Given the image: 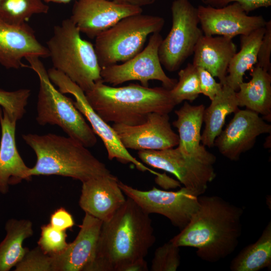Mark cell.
I'll list each match as a JSON object with an SVG mask.
<instances>
[{
    "instance_id": "obj_34",
    "label": "cell",
    "mask_w": 271,
    "mask_h": 271,
    "mask_svg": "<svg viewBox=\"0 0 271 271\" xmlns=\"http://www.w3.org/2000/svg\"><path fill=\"white\" fill-rule=\"evenodd\" d=\"M265 32L260 44L258 53L257 61L255 65H257L268 72L270 71V61L271 54V21H266Z\"/></svg>"
},
{
    "instance_id": "obj_20",
    "label": "cell",
    "mask_w": 271,
    "mask_h": 271,
    "mask_svg": "<svg viewBox=\"0 0 271 271\" xmlns=\"http://www.w3.org/2000/svg\"><path fill=\"white\" fill-rule=\"evenodd\" d=\"M17 121L13 119L0 106V193L6 194L10 186L23 180H31L28 167L17 149L16 142Z\"/></svg>"
},
{
    "instance_id": "obj_18",
    "label": "cell",
    "mask_w": 271,
    "mask_h": 271,
    "mask_svg": "<svg viewBox=\"0 0 271 271\" xmlns=\"http://www.w3.org/2000/svg\"><path fill=\"white\" fill-rule=\"evenodd\" d=\"M118 181L111 174L82 182L79 201L81 208L102 222L108 221L126 200Z\"/></svg>"
},
{
    "instance_id": "obj_15",
    "label": "cell",
    "mask_w": 271,
    "mask_h": 271,
    "mask_svg": "<svg viewBox=\"0 0 271 271\" xmlns=\"http://www.w3.org/2000/svg\"><path fill=\"white\" fill-rule=\"evenodd\" d=\"M270 131L271 125L259 114L247 109H238L215 139L214 146L224 157L236 161L242 153L252 148L259 136Z\"/></svg>"
},
{
    "instance_id": "obj_25",
    "label": "cell",
    "mask_w": 271,
    "mask_h": 271,
    "mask_svg": "<svg viewBox=\"0 0 271 271\" xmlns=\"http://www.w3.org/2000/svg\"><path fill=\"white\" fill-rule=\"evenodd\" d=\"M6 234L0 242V271H9L24 257L29 249L23 247L25 239L33 234L32 222L27 219H9Z\"/></svg>"
},
{
    "instance_id": "obj_40",
    "label": "cell",
    "mask_w": 271,
    "mask_h": 271,
    "mask_svg": "<svg viewBox=\"0 0 271 271\" xmlns=\"http://www.w3.org/2000/svg\"><path fill=\"white\" fill-rule=\"evenodd\" d=\"M46 3H54L57 4H67L73 0H43Z\"/></svg>"
},
{
    "instance_id": "obj_41",
    "label": "cell",
    "mask_w": 271,
    "mask_h": 271,
    "mask_svg": "<svg viewBox=\"0 0 271 271\" xmlns=\"http://www.w3.org/2000/svg\"><path fill=\"white\" fill-rule=\"evenodd\" d=\"M1 1H2V0H0V5H1Z\"/></svg>"
},
{
    "instance_id": "obj_30",
    "label": "cell",
    "mask_w": 271,
    "mask_h": 271,
    "mask_svg": "<svg viewBox=\"0 0 271 271\" xmlns=\"http://www.w3.org/2000/svg\"><path fill=\"white\" fill-rule=\"evenodd\" d=\"M31 95L29 89L7 91L0 88V106L11 118L18 121L26 112V107Z\"/></svg>"
},
{
    "instance_id": "obj_23",
    "label": "cell",
    "mask_w": 271,
    "mask_h": 271,
    "mask_svg": "<svg viewBox=\"0 0 271 271\" xmlns=\"http://www.w3.org/2000/svg\"><path fill=\"white\" fill-rule=\"evenodd\" d=\"M250 75L251 79L243 81L236 91L238 107H245L270 120L271 75L257 65L250 70Z\"/></svg>"
},
{
    "instance_id": "obj_32",
    "label": "cell",
    "mask_w": 271,
    "mask_h": 271,
    "mask_svg": "<svg viewBox=\"0 0 271 271\" xmlns=\"http://www.w3.org/2000/svg\"><path fill=\"white\" fill-rule=\"evenodd\" d=\"M180 264L179 247L170 241L158 247L152 261V271H175Z\"/></svg>"
},
{
    "instance_id": "obj_22",
    "label": "cell",
    "mask_w": 271,
    "mask_h": 271,
    "mask_svg": "<svg viewBox=\"0 0 271 271\" xmlns=\"http://www.w3.org/2000/svg\"><path fill=\"white\" fill-rule=\"evenodd\" d=\"M236 50L232 39L203 34L195 47L192 64L205 69L224 85L228 65Z\"/></svg>"
},
{
    "instance_id": "obj_19",
    "label": "cell",
    "mask_w": 271,
    "mask_h": 271,
    "mask_svg": "<svg viewBox=\"0 0 271 271\" xmlns=\"http://www.w3.org/2000/svg\"><path fill=\"white\" fill-rule=\"evenodd\" d=\"M103 222L85 213L74 240L53 257V271H85L94 259Z\"/></svg>"
},
{
    "instance_id": "obj_37",
    "label": "cell",
    "mask_w": 271,
    "mask_h": 271,
    "mask_svg": "<svg viewBox=\"0 0 271 271\" xmlns=\"http://www.w3.org/2000/svg\"><path fill=\"white\" fill-rule=\"evenodd\" d=\"M50 224L56 229L66 231L74 225L72 215L64 208L56 209L50 216Z\"/></svg>"
},
{
    "instance_id": "obj_31",
    "label": "cell",
    "mask_w": 271,
    "mask_h": 271,
    "mask_svg": "<svg viewBox=\"0 0 271 271\" xmlns=\"http://www.w3.org/2000/svg\"><path fill=\"white\" fill-rule=\"evenodd\" d=\"M66 231L60 230L50 223L41 227V235L38 241V246L46 254L51 256L61 253L67 247Z\"/></svg>"
},
{
    "instance_id": "obj_10",
    "label": "cell",
    "mask_w": 271,
    "mask_h": 271,
    "mask_svg": "<svg viewBox=\"0 0 271 271\" xmlns=\"http://www.w3.org/2000/svg\"><path fill=\"white\" fill-rule=\"evenodd\" d=\"M160 33L152 34L146 47L127 61L101 68V80L105 83L116 86L127 81L137 80L145 87L149 81H161L163 87L171 90L177 79L168 76L164 72L159 57V48L163 40Z\"/></svg>"
},
{
    "instance_id": "obj_38",
    "label": "cell",
    "mask_w": 271,
    "mask_h": 271,
    "mask_svg": "<svg viewBox=\"0 0 271 271\" xmlns=\"http://www.w3.org/2000/svg\"><path fill=\"white\" fill-rule=\"evenodd\" d=\"M148 263L145 258L134 260L122 267L120 271H147Z\"/></svg>"
},
{
    "instance_id": "obj_5",
    "label": "cell",
    "mask_w": 271,
    "mask_h": 271,
    "mask_svg": "<svg viewBox=\"0 0 271 271\" xmlns=\"http://www.w3.org/2000/svg\"><path fill=\"white\" fill-rule=\"evenodd\" d=\"M69 18L54 27L46 42L53 68L62 72L84 92L102 80L100 67L94 45L82 39Z\"/></svg>"
},
{
    "instance_id": "obj_6",
    "label": "cell",
    "mask_w": 271,
    "mask_h": 271,
    "mask_svg": "<svg viewBox=\"0 0 271 271\" xmlns=\"http://www.w3.org/2000/svg\"><path fill=\"white\" fill-rule=\"evenodd\" d=\"M25 59L39 80L36 117L37 123L43 126L58 125L67 136L86 147L94 146L97 143L96 135L76 108L73 100L54 87L40 58L28 57Z\"/></svg>"
},
{
    "instance_id": "obj_17",
    "label": "cell",
    "mask_w": 271,
    "mask_h": 271,
    "mask_svg": "<svg viewBox=\"0 0 271 271\" xmlns=\"http://www.w3.org/2000/svg\"><path fill=\"white\" fill-rule=\"evenodd\" d=\"M28 57L45 58L49 55L27 23L16 25L0 19V65L6 69H18L25 66L22 60Z\"/></svg>"
},
{
    "instance_id": "obj_13",
    "label": "cell",
    "mask_w": 271,
    "mask_h": 271,
    "mask_svg": "<svg viewBox=\"0 0 271 271\" xmlns=\"http://www.w3.org/2000/svg\"><path fill=\"white\" fill-rule=\"evenodd\" d=\"M143 11L141 7L110 0H76L69 19L80 33L94 39L122 19Z\"/></svg>"
},
{
    "instance_id": "obj_28",
    "label": "cell",
    "mask_w": 271,
    "mask_h": 271,
    "mask_svg": "<svg viewBox=\"0 0 271 271\" xmlns=\"http://www.w3.org/2000/svg\"><path fill=\"white\" fill-rule=\"evenodd\" d=\"M49 9L43 0H2L0 19L11 24L21 25L34 15L47 14Z\"/></svg>"
},
{
    "instance_id": "obj_12",
    "label": "cell",
    "mask_w": 271,
    "mask_h": 271,
    "mask_svg": "<svg viewBox=\"0 0 271 271\" xmlns=\"http://www.w3.org/2000/svg\"><path fill=\"white\" fill-rule=\"evenodd\" d=\"M138 155L144 163L173 174L197 196L205 192L208 184L216 177L213 165L186 155L178 146L161 150L139 151Z\"/></svg>"
},
{
    "instance_id": "obj_8",
    "label": "cell",
    "mask_w": 271,
    "mask_h": 271,
    "mask_svg": "<svg viewBox=\"0 0 271 271\" xmlns=\"http://www.w3.org/2000/svg\"><path fill=\"white\" fill-rule=\"evenodd\" d=\"M171 10V28L161 43L159 57L162 66L175 72L193 54L203 33L199 27L197 8L189 0H174Z\"/></svg>"
},
{
    "instance_id": "obj_9",
    "label": "cell",
    "mask_w": 271,
    "mask_h": 271,
    "mask_svg": "<svg viewBox=\"0 0 271 271\" xmlns=\"http://www.w3.org/2000/svg\"><path fill=\"white\" fill-rule=\"evenodd\" d=\"M47 71L51 81L58 87L61 93H69L74 97V105L89 121L95 134L102 140L109 160L115 159L123 164L131 163L139 171L143 172L148 171L157 176L160 175V173L147 167L128 152L121 143L113 127L92 108L86 98L85 92L78 85L53 67Z\"/></svg>"
},
{
    "instance_id": "obj_14",
    "label": "cell",
    "mask_w": 271,
    "mask_h": 271,
    "mask_svg": "<svg viewBox=\"0 0 271 271\" xmlns=\"http://www.w3.org/2000/svg\"><path fill=\"white\" fill-rule=\"evenodd\" d=\"M112 127L127 150H161L179 144V136L171 127L169 114L153 112L143 123L135 125L113 123Z\"/></svg>"
},
{
    "instance_id": "obj_39",
    "label": "cell",
    "mask_w": 271,
    "mask_h": 271,
    "mask_svg": "<svg viewBox=\"0 0 271 271\" xmlns=\"http://www.w3.org/2000/svg\"><path fill=\"white\" fill-rule=\"evenodd\" d=\"M117 3L126 4L134 6L142 7L153 4L157 0H110Z\"/></svg>"
},
{
    "instance_id": "obj_7",
    "label": "cell",
    "mask_w": 271,
    "mask_h": 271,
    "mask_svg": "<svg viewBox=\"0 0 271 271\" xmlns=\"http://www.w3.org/2000/svg\"><path fill=\"white\" fill-rule=\"evenodd\" d=\"M163 17L139 14L125 17L95 38L94 47L101 68L123 63L144 48L148 37L160 33Z\"/></svg>"
},
{
    "instance_id": "obj_27",
    "label": "cell",
    "mask_w": 271,
    "mask_h": 271,
    "mask_svg": "<svg viewBox=\"0 0 271 271\" xmlns=\"http://www.w3.org/2000/svg\"><path fill=\"white\" fill-rule=\"evenodd\" d=\"M271 268V222L269 221L258 239L243 248L232 259V271H258Z\"/></svg>"
},
{
    "instance_id": "obj_33",
    "label": "cell",
    "mask_w": 271,
    "mask_h": 271,
    "mask_svg": "<svg viewBox=\"0 0 271 271\" xmlns=\"http://www.w3.org/2000/svg\"><path fill=\"white\" fill-rule=\"evenodd\" d=\"M15 271H53V257L38 246L28 250L15 266Z\"/></svg>"
},
{
    "instance_id": "obj_35",
    "label": "cell",
    "mask_w": 271,
    "mask_h": 271,
    "mask_svg": "<svg viewBox=\"0 0 271 271\" xmlns=\"http://www.w3.org/2000/svg\"><path fill=\"white\" fill-rule=\"evenodd\" d=\"M197 67L200 93L212 100L221 92L223 85L220 82H217L214 77L208 71L201 67Z\"/></svg>"
},
{
    "instance_id": "obj_21",
    "label": "cell",
    "mask_w": 271,
    "mask_h": 271,
    "mask_svg": "<svg viewBox=\"0 0 271 271\" xmlns=\"http://www.w3.org/2000/svg\"><path fill=\"white\" fill-rule=\"evenodd\" d=\"M205 108L203 104L192 105L185 101L175 111L177 119L173 122V125L178 129V147L182 152L202 163L213 165L216 157L208 151L201 142Z\"/></svg>"
},
{
    "instance_id": "obj_29",
    "label": "cell",
    "mask_w": 271,
    "mask_h": 271,
    "mask_svg": "<svg viewBox=\"0 0 271 271\" xmlns=\"http://www.w3.org/2000/svg\"><path fill=\"white\" fill-rule=\"evenodd\" d=\"M178 74V80L170 90L174 101L176 105L183 101L193 102L201 94L197 67L189 63Z\"/></svg>"
},
{
    "instance_id": "obj_11",
    "label": "cell",
    "mask_w": 271,
    "mask_h": 271,
    "mask_svg": "<svg viewBox=\"0 0 271 271\" xmlns=\"http://www.w3.org/2000/svg\"><path fill=\"white\" fill-rule=\"evenodd\" d=\"M123 193L148 214L156 213L168 218L182 230L199 207L198 196L184 187L177 191H165L154 187L140 190L119 181Z\"/></svg>"
},
{
    "instance_id": "obj_3",
    "label": "cell",
    "mask_w": 271,
    "mask_h": 271,
    "mask_svg": "<svg viewBox=\"0 0 271 271\" xmlns=\"http://www.w3.org/2000/svg\"><path fill=\"white\" fill-rule=\"evenodd\" d=\"M92 108L106 122L135 125L145 122L151 113L169 114L176 105L170 90L138 84L121 87L102 80L85 92Z\"/></svg>"
},
{
    "instance_id": "obj_2",
    "label": "cell",
    "mask_w": 271,
    "mask_h": 271,
    "mask_svg": "<svg viewBox=\"0 0 271 271\" xmlns=\"http://www.w3.org/2000/svg\"><path fill=\"white\" fill-rule=\"evenodd\" d=\"M155 241L150 214L128 197L110 219L103 222L94 259L85 271H120L145 258Z\"/></svg>"
},
{
    "instance_id": "obj_36",
    "label": "cell",
    "mask_w": 271,
    "mask_h": 271,
    "mask_svg": "<svg viewBox=\"0 0 271 271\" xmlns=\"http://www.w3.org/2000/svg\"><path fill=\"white\" fill-rule=\"evenodd\" d=\"M201 2L205 6L217 8L237 3L247 14L259 8H267L271 6V0H201Z\"/></svg>"
},
{
    "instance_id": "obj_26",
    "label": "cell",
    "mask_w": 271,
    "mask_h": 271,
    "mask_svg": "<svg viewBox=\"0 0 271 271\" xmlns=\"http://www.w3.org/2000/svg\"><path fill=\"white\" fill-rule=\"evenodd\" d=\"M265 27L246 35L240 36V50L232 58L227 69L226 84L237 91L243 81V76L257 61V53Z\"/></svg>"
},
{
    "instance_id": "obj_1",
    "label": "cell",
    "mask_w": 271,
    "mask_h": 271,
    "mask_svg": "<svg viewBox=\"0 0 271 271\" xmlns=\"http://www.w3.org/2000/svg\"><path fill=\"white\" fill-rule=\"evenodd\" d=\"M199 207L186 226L170 241L197 249L202 260L214 263L235 250L242 233V208L218 196H198Z\"/></svg>"
},
{
    "instance_id": "obj_24",
    "label": "cell",
    "mask_w": 271,
    "mask_h": 271,
    "mask_svg": "<svg viewBox=\"0 0 271 271\" xmlns=\"http://www.w3.org/2000/svg\"><path fill=\"white\" fill-rule=\"evenodd\" d=\"M211 101L210 105L204 109L205 126L201 136L202 144L209 148L214 146L215 140L222 130L227 116L239 109L236 91L226 84L223 85L221 92Z\"/></svg>"
},
{
    "instance_id": "obj_16",
    "label": "cell",
    "mask_w": 271,
    "mask_h": 271,
    "mask_svg": "<svg viewBox=\"0 0 271 271\" xmlns=\"http://www.w3.org/2000/svg\"><path fill=\"white\" fill-rule=\"evenodd\" d=\"M197 8L199 25L205 35L233 39L264 27L266 22L262 16H249L237 3L219 8L205 5Z\"/></svg>"
},
{
    "instance_id": "obj_4",
    "label": "cell",
    "mask_w": 271,
    "mask_h": 271,
    "mask_svg": "<svg viewBox=\"0 0 271 271\" xmlns=\"http://www.w3.org/2000/svg\"><path fill=\"white\" fill-rule=\"evenodd\" d=\"M22 138L36 154L31 176L58 175L78 180L111 175L105 165L81 143L70 137L49 133L23 134Z\"/></svg>"
}]
</instances>
